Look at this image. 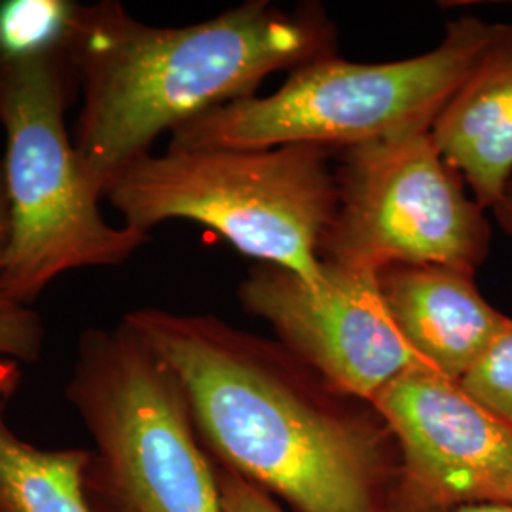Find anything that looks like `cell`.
Returning <instances> with one entry per match:
<instances>
[{"mask_svg":"<svg viewBox=\"0 0 512 512\" xmlns=\"http://www.w3.org/2000/svg\"><path fill=\"white\" fill-rule=\"evenodd\" d=\"M173 372L211 459L294 512H393L399 448L370 399L207 313L122 317Z\"/></svg>","mask_w":512,"mask_h":512,"instance_id":"6da1fadb","label":"cell"},{"mask_svg":"<svg viewBox=\"0 0 512 512\" xmlns=\"http://www.w3.org/2000/svg\"><path fill=\"white\" fill-rule=\"evenodd\" d=\"M69 44L82 97L74 150L103 200L165 131L253 97L272 74L336 55L338 31L315 2L285 10L247 0L200 23L154 27L101 0L78 4Z\"/></svg>","mask_w":512,"mask_h":512,"instance_id":"7a4b0ae2","label":"cell"},{"mask_svg":"<svg viewBox=\"0 0 512 512\" xmlns=\"http://www.w3.org/2000/svg\"><path fill=\"white\" fill-rule=\"evenodd\" d=\"M69 42L27 54L0 52L2 164L12 205L0 296L21 306H33L55 277L122 266L150 241L141 230L109 224L101 198L82 177L65 122L80 93Z\"/></svg>","mask_w":512,"mask_h":512,"instance_id":"3957f363","label":"cell"},{"mask_svg":"<svg viewBox=\"0 0 512 512\" xmlns=\"http://www.w3.org/2000/svg\"><path fill=\"white\" fill-rule=\"evenodd\" d=\"M494 21L461 16L439 44L399 61L357 63L330 55L294 69L270 95L207 110L171 133L175 150L353 147L431 129L494 37Z\"/></svg>","mask_w":512,"mask_h":512,"instance_id":"277c9868","label":"cell"},{"mask_svg":"<svg viewBox=\"0 0 512 512\" xmlns=\"http://www.w3.org/2000/svg\"><path fill=\"white\" fill-rule=\"evenodd\" d=\"M336 154L323 145L167 148L131 165L105 200L145 234L169 220L196 222L260 264L319 279L317 249L336 205Z\"/></svg>","mask_w":512,"mask_h":512,"instance_id":"5b68a950","label":"cell"},{"mask_svg":"<svg viewBox=\"0 0 512 512\" xmlns=\"http://www.w3.org/2000/svg\"><path fill=\"white\" fill-rule=\"evenodd\" d=\"M65 395L93 440V511L222 512L181 385L124 319L84 330Z\"/></svg>","mask_w":512,"mask_h":512,"instance_id":"8992f818","label":"cell"},{"mask_svg":"<svg viewBox=\"0 0 512 512\" xmlns=\"http://www.w3.org/2000/svg\"><path fill=\"white\" fill-rule=\"evenodd\" d=\"M336 205L321 236V264L380 272L439 264L476 274L492 253V220L431 129L342 148Z\"/></svg>","mask_w":512,"mask_h":512,"instance_id":"52a82bcc","label":"cell"},{"mask_svg":"<svg viewBox=\"0 0 512 512\" xmlns=\"http://www.w3.org/2000/svg\"><path fill=\"white\" fill-rule=\"evenodd\" d=\"M399 448L393 512L512 505V429L459 380L418 365L372 399Z\"/></svg>","mask_w":512,"mask_h":512,"instance_id":"ba28073f","label":"cell"},{"mask_svg":"<svg viewBox=\"0 0 512 512\" xmlns=\"http://www.w3.org/2000/svg\"><path fill=\"white\" fill-rule=\"evenodd\" d=\"M238 300L272 327L281 346L370 401L404 370L423 365L395 327L374 272L323 264L319 279H306L258 264L241 279Z\"/></svg>","mask_w":512,"mask_h":512,"instance_id":"9c48e42d","label":"cell"},{"mask_svg":"<svg viewBox=\"0 0 512 512\" xmlns=\"http://www.w3.org/2000/svg\"><path fill=\"white\" fill-rule=\"evenodd\" d=\"M378 287L406 346L423 365L461 380L507 327L476 285V274L439 264H391Z\"/></svg>","mask_w":512,"mask_h":512,"instance_id":"30bf717a","label":"cell"},{"mask_svg":"<svg viewBox=\"0 0 512 512\" xmlns=\"http://www.w3.org/2000/svg\"><path fill=\"white\" fill-rule=\"evenodd\" d=\"M431 135L476 202L492 211L512 177V21L495 25L490 44L440 110Z\"/></svg>","mask_w":512,"mask_h":512,"instance_id":"8fae6325","label":"cell"},{"mask_svg":"<svg viewBox=\"0 0 512 512\" xmlns=\"http://www.w3.org/2000/svg\"><path fill=\"white\" fill-rule=\"evenodd\" d=\"M0 399V512H95L86 494L88 448H40L21 439Z\"/></svg>","mask_w":512,"mask_h":512,"instance_id":"7c38bea8","label":"cell"},{"mask_svg":"<svg viewBox=\"0 0 512 512\" xmlns=\"http://www.w3.org/2000/svg\"><path fill=\"white\" fill-rule=\"evenodd\" d=\"M76 8L67 0L0 2V52L27 54L69 42Z\"/></svg>","mask_w":512,"mask_h":512,"instance_id":"4fadbf2b","label":"cell"},{"mask_svg":"<svg viewBox=\"0 0 512 512\" xmlns=\"http://www.w3.org/2000/svg\"><path fill=\"white\" fill-rule=\"evenodd\" d=\"M459 382L475 401L512 429V317Z\"/></svg>","mask_w":512,"mask_h":512,"instance_id":"5bb4252c","label":"cell"},{"mask_svg":"<svg viewBox=\"0 0 512 512\" xmlns=\"http://www.w3.org/2000/svg\"><path fill=\"white\" fill-rule=\"evenodd\" d=\"M46 346V327L31 306L0 296V363H37Z\"/></svg>","mask_w":512,"mask_h":512,"instance_id":"9a60e30c","label":"cell"},{"mask_svg":"<svg viewBox=\"0 0 512 512\" xmlns=\"http://www.w3.org/2000/svg\"><path fill=\"white\" fill-rule=\"evenodd\" d=\"M217 467L222 512H287L274 495L260 490L234 471Z\"/></svg>","mask_w":512,"mask_h":512,"instance_id":"2e32d148","label":"cell"},{"mask_svg":"<svg viewBox=\"0 0 512 512\" xmlns=\"http://www.w3.org/2000/svg\"><path fill=\"white\" fill-rule=\"evenodd\" d=\"M12 238V205H10V194H8V183H6V171L4 164L0 162V260L6 253Z\"/></svg>","mask_w":512,"mask_h":512,"instance_id":"e0dca14e","label":"cell"},{"mask_svg":"<svg viewBox=\"0 0 512 512\" xmlns=\"http://www.w3.org/2000/svg\"><path fill=\"white\" fill-rule=\"evenodd\" d=\"M490 213L499 230L512 241V177Z\"/></svg>","mask_w":512,"mask_h":512,"instance_id":"ac0fdd59","label":"cell"},{"mask_svg":"<svg viewBox=\"0 0 512 512\" xmlns=\"http://www.w3.org/2000/svg\"><path fill=\"white\" fill-rule=\"evenodd\" d=\"M21 382V365L0 363V399H12Z\"/></svg>","mask_w":512,"mask_h":512,"instance_id":"d6986e66","label":"cell"},{"mask_svg":"<svg viewBox=\"0 0 512 512\" xmlns=\"http://www.w3.org/2000/svg\"><path fill=\"white\" fill-rule=\"evenodd\" d=\"M458 512H512V505H480V507H467Z\"/></svg>","mask_w":512,"mask_h":512,"instance_id":"ffe728a7","label":"cell"}]
</instances>
